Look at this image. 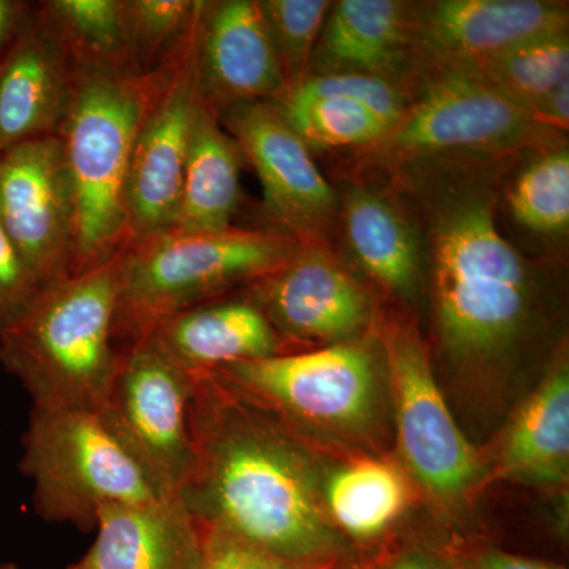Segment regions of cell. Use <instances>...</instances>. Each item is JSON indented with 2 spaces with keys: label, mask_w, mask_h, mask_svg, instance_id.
I'll use <instances>...</instances> for the list:
<instances>
[{
  "label": "cell",
  "mask_w": 569,
  "mask_h": 569,
  "mask_svg": "<svg viewBox=\"0 0 569 569\" xmlns=\"http://www.w3.org/2000/svg\"><path fill=\"white\" fill-rule=\"evenodd\" d=\"M192 460L179 497L203 529L293 561L342 548L295 430L219 377L193 380Z\"/></svg>",
  "instance_id": "cell-1"
},
{
  "label": "cell",
  "mask_w": 569,
  "mask_h": 569,
  "mask_svg": "<svg viewBox=\"0 0 569 569\" xmlns=\"http://www.w3.org/2000/svg\"><path fill=\"white\" fill-rule=\"evenodd\" d=\"M406 164L426 220L441 343L460 365L500 358L529 323L531 277L498 230L488 173L433 159Z\"/></svg>",
  "instance_id": "cell-2"
},
{
  "label": "cell",
  "mask_w": 569,
  "mask_h": 569,
  "mask_svg": "<svg viewBox=\"0 0 569 569\" xmlns=\"http://www.w3.org/2000/svg\"><path fill=\"white\" fill-rule=\"evenodd\" d=\"M167 69V67H164ZM164 69L77 66L59 127L74 204L73 274L112 260L129 241L126 181L134 138Z\"/></svg>",
  "instance_id": "cell-3"
},
{
  "label": "cell",
  "mask_w": 569,
  "mask_h": 569,
  "mask_svg": "<svg viewBox=\"0 0 569 569\" xmlns=\"http://www.w3.org/2000/svg\"><path fill=\"white\" fill-rule=\"evenodd\" d=\"M119 254V253H118ZM118 254L41 288L0 336V365L37 410H99L122 348L116 340Z\"/></svg>",
  "instance_id": "cell-4"
},
{
  "label": "cell",
  "mask_w": 569,
  "mask_h": 569,
  "mask_svg": "<svg viewBox=\"0 0 569 569\" xmlns=\"http://www.w3.org/2000/svg\"><path fill=\"white\" fill-rule=\"evenodd\" d=\"M302 246L274 231L167 230L126 242L118 254L116 340L141 342L168 318L222 298L282 266Z\"/></svg>",
  "instance_id": "cell-5"
},
{
  "label": "cell",
  "mask_w": 569,
  "mask_h": 569,
  "mask_svg": "<svg viewBox=\"0 0 569 569\" xmlns=\"http://www.w3.org/2000/svg\"><path fill=\"white\" fill-rule=\"evenodd\" d=\"M20 467L40 518L84 531L110 505L178 497L149 477L97 410L32 408Z\"/></svg>",
  "instance_id": "cell-6"
},
{
  "label": "cell",
  "mask_w": 569,
  "mask_h": 569,
  "mask_svg": "<svg viewBox=\"0 0 569 569\" xmlns=\"http://www.w3.org/2000/svg\"><path fill=\"white\" fill-rule=\"evenodd\" d=\"M380 356L353 339L223 367L212 376L276 415L291 430L359 438L372 432L383 396Z\"/></svg>",
  "instance_id": "cell-7"
},
{
  "label": "cell",
  "mask_w": 569,
  "mask_h": 569,
  "mask_svg": "<svg viewBox=\"0 0 569 569\" xmlns=\"http://www.w3.org/2000/svg\"><path fill=\"white\" fill-rule=\"evenodd\" d=\"M550 132L477 74L437 70L377 149L381 159L406 164L447 153L498 156L539 146Z\"/></svg>",
  "instance_id": "cell-8"
},
{
  "label": "cell",
  "mask_w": 569,
  "mask_h": 569,
  "mask_svg": "<svg viewBox=\"0 0 569 569\" xmlns=\"http://www.w3.org/2000/svg\"><path fill=\"white\" fill-rule=\"evenodd\" d=\"M381 339L400 456L429 496L460 503L481 478L477 449L449 411L417 332L410 326L388 325Z\"/></svg>",
  "instance_id": "cell-9"
},
{
  "label": "cell",
  "mask_w": 569,
  "mask_h": 569,
  "mask_svg": "<svg viewBox=\"0 0 569 569\" xmlns=\"http://www.w3.org/2000/svg\"><path fill=\"white\" fill-rule=\"evenodd\" d=\"M193 380L141 340L122 348L99 413L149 477L170 496L181 492L190 460Z\"/></svg>",
  "instance_id": "cell-10"
},
{
  "label": "cell",
  "mask_w": 569,
  "mask_h": 569,
  "mask_svg": "<svg viewBox=\"0 0 569 569\" xmlns=\"http://www.w3.org/2000/svg\"><path fill=\"white\" fill-rule=\"evenodd\" d=\"M0 224L41 288L73 274L74 204L58 134L0 152Z\"/></svg>",
  "instance_id": "cell-11"
},
{
  "label": "cell",
  "mask_w": 569,
  "mask_h": 569,
  "mask_svg": "<svg viewBox=\"0 0 569 569\" xmlns=\"http://www.w3.org/2000/svg\"><path fill=\"white\" fill-rule=\"evenodd\" d=\"M216 114L257 171L266 212L280 233L320 244L335 223L339 198L276 104L238 103Z\"/></svg>",
  "instance_id": "cell-12"
},
{
  "label": "cell",
  "mask_w": 569,
  "mask_h": 569,
  "mask_svg": "<svg viewBox=\"0 0 569 569\" xmlns=\"http://www.w3.org/2000/svg\"><path fill=\"white\" fill-rule=\"evenodd\" d=\"M197 102L190 39L164 69L159 92L134 138L126 181L129 239L173 230L178 222Z\"/></svg>",
  "instance_id": "cell-13"
},
{
  "label": "cell",
  "mask_w": 569,
  "mask_h": 569,
  "mask_svg": "<svg viewBox=\"0 0 569 569\" xmlns=\"http://www.w3.org/2000/svg\"><path fill=\"white\" fill-rule=\"evenodd\" d=\"M246 295L284 340L335 346L356 339L372 320L365 288L320 244L299 247Z\"/></svg>",
  "instance_id": "cell-14"
},
{
  "label": "cell",
  "mask_w": 569,
  "mask_h": 569,
  "mask_svg": "<svg viewBox=\"0 0 569 569\" xmlns=\"http://www.w3.org/2000/svg\"><path fill=\"white\" fill-rule=\"evenodd\" d=\"M198 97L213 112L247 102H271L287 89L260 3H201L192 37Z\"/></svg>",
  "instance_id": "cell-15"
},
{
  "label": "cell",
  "mask_w": 569,
  "mask_h": 569,
  "mask_svg": "<svg viewBox=\"0 0 569 569\" xmlns=\"http://www.w3.org/2000/svg\"><path fill=\"white\" fill-rule=\"evenodd\" d=\"M567 31V3L441 0L415 17V56L433 71L471 69L527 41Z\"/></svg>",
  "instance_id": "cell-16"
},
{
  "label": "cell",
  "mask_w": 569,
  "mask_h": 569,
  "mask_svg": "<svg viewBox=\"0 0 569 569\" xmlns=\"http://www.w3.org/2000/svg\"><path fill=\"white\" fill-rule=\"evenodd\" d=\"M73 74L69 48L40 7L0 58V152L58 134Z\"/></svg>",
  "instance_id": "cell-17"
},
{
  "label": "cell",
  "mask_w": 569,
  "mask_h": 569,
  "mask_svg": "<svg viewBox=\"0 0 569 569\" xmlns=\"http://www.w3.org/2000/svg\"><path fill=\"white\" fill-rule=\"evenodd\" d=\"M144 340L192 380L227 366L283 355L282 337L247 295L168 318Z\"/></svg>",
  "instance_id": "cell-18"
},
{
  "label": "cell",
  "mask_w": 569,
  "mask_h": 569,
  "mask_svg": "<svg viewBox=\"0 0 569 569\" xmlns=\"http://www.w3.org/2000/svg\"><path fill=\"white\" fill-rule=\"evenodd\" d=\"M93 530L96 541L69 569H192L203 542L181 497L110 505Z\"/></svg>",
  "instance_id": "cell-19"
},
{
  "label": "cell",
  "mask_w": 569,
  "mask_h": 569,
  "mask_svg": "<svg viewBox=\"0 0 569 569\" xmlns=\"http://www.w3.org/2000/svg\"><path fill=\"white\" fill-rule=\"evenodd\" d=\"M413 58L410 7L397 0H340L326 18L309 74H367L399 82Z\"/></svg>",
  "instance_id": "cell-20"
},
{
  "label": "cell",
  "mask_w": 569,
  "mask_h": 569,
  "mask_svg": "<svg viewBox=\"0 0 569 569\" xmlns=\"http://www.w3.org/2000/svg\"><path fill=\"white\" fill-rule=\"evenodd\" d=\"M498 473L518 481L561 486L569 473V370L550 367L520 406L501 440Z\"/></svg>",
  "instance_id": "cell-21"
},
{
  "label": "cell",
  "mask_w": 569,
  "mask_h": 569,
  "mask_svg": "<svg viewBox=\"0 0 569 569\" xmlns=\"http://www.w3.org/2000/svg\"><path fill=\"white\" fill-rule=\"evenodd\" d=\"M242 159L238 142L198 97L174 230L219 233L233 227L231 220L241 198Z\"/></svg>",
  "instance_id": "cell-22"
},
{
  "label": "cell",
  "mask_w": 569,
  "mask_h": 569,
  "mask_svg": "<svg viewBox=\"0 0 569 569\" xmlns=\"http://www.w3.org/2000/svg\"><path fill=\"white\" fill-rule=\"evenodd\" d=\"M339 213L348 247L367 274L392 293H417L422 246L406 213L365 187L346 193Z\"/></svg>",
  "instance_id": "cell-23"
},
{
  "label": "cell",
  "mask_w": 569,
  "mask_h": 569,
  "mask_svg": "<svg viewBox=\"0 0 569 569\" xmlns=\"http://www.w3.org/2000/svg\"><path fill=\"white\" fill-rule=\"evenodd\" d=\"M407 505L406 478L387 460H355L326 482L328 518L351 538H377L402 516Z\"/></svg>",
  "instance_id": "cell-24"
},
{
  "label": "cell",
  "mask_w": 569,
  "mask_h": 569,
  "mask_svg": "<svg viewBox=\"0 0 569 569\" xmlns=\"http://www.w3.org/2000/svg\"><path fill=\"white\" fill-rule=\"evenodd\" d=\"M271 102L310 151L377 146L391 132L376 112L346 97L313 96L287 88Z\"/></svg>",
  "instance_id": "cell-25"
},
{
  "label": "cell",
  "mask_w": 569,
  "mask_h": 569,
  "mask_svg": "<svg viewBox=\"0 0 569 569\" xmlns=\"http://www.w3.org/2000/svg\"><path fill=\"white\" fill-rule=\"evenodd\" d=\"M41 7L77 66L133 70L126 0H51Z\"/></svg>",
  "instance_id": "cell-26"
},
{
  "label": "cell",
  "mask_w": 569,
  "mask_h": 569,
  "mask_svg": "<svg viewBox=\"0 0 569 569\" xmlns=\"http://www.w3.org/2000/svg\"><path fill=\"white\" fill-rule=\"evenodd\" d=\"M460 70L477 74L535 116L542 100L569 80L568 31L539 37L481 66Z\"/></svg>",
  "instance_id": "cell-27"
},
{
  "label": "cell",
  "mask_w": 569,
  "mask_h": 569,
  "mask_svg": "<svg viewBox=\"0 0 569 569\" xmlns=\"http://www.w3.org/2000/svg\"><path fill=\"white\" fill-rule=\"evenodd\" d=\"M509 211L516 222L537 234L561 236L569 227V152L567 144L548 148L531 160L509 187Z\"/></svg>",
  "instance_id": "cell-28"
},
{
  "label": "cell",
  "mask_w": 569,
  "mask_h": 569,
  "mask_svg": "<svg viewBox=\"0 0 569 569\" xmlns=\"http://www.w3.org/2000/svg\"><path fill=\"white\" fill-rule=\"evenodd\" d=\"M201 3L197 0H126L133 70L151 74L173 63L192 39Z\"/></svg>",
  "instance_id": "cell-29"
},
{
  "label": "cell",
  "mask_w": 569,
  "mask_h": 569,
  "mask_svg": "<svg viewBox=\"0 0 569 569\" xmlns=\"http://www.w3.org/2000/svg\"><path fill=\"white\" fill-rule=\"evenodd\" d=\"M260 3L287 88L305 80L323 32L332 2L326 0H263Z\"/></svg>",
  "instance_id": "cell-30"
},
{
  "label": "cell",
  "mask_w": 569,
  "mask_h": 569,
  "mask_svg": "<svg viewBox=\"0 0 569 569\" xmlns=\"http://www.w3.org/2000/svg\"><path fill=\"white\" fill-rule=\"evenodd\" d=\"M291 88L301 89L313 96H337L365 104L378 118L395 129L406 114L410 99L399 82L367 74H309Z\"/></svg>",
  "instance_id": "cell-31"
},
{
  "label": "cell",
  "mask_w": 569,
  "mask_h": 569,
  "mask_svg": "<svg viewBox=\"0 0 569 569\" xmlns=\"http://www.w3.org/2000/svg\"><path fill=\"white\" fill-rule=\"evenodd\" d=\"M203 542L192 569H329L332 561L309 563L277 557L217 529H203Z\"/></svg>",
  "instance_id": "cell-32"
},
{
  "label": "cell",
  "mask_w": 569,
  "mask_h": 569,
  "mask_svg": "<svg viewBox=\"0 0 569 569\" xmlns=\"http://www.w3.org/2000/svg\"><path fill=\"white\" fill-rule=\"evenodd\" d=\"M40 283L0 224V336L28 309Z\"/></svg>",
  "instance_id": "cell-33"
},
{
  "label": "cell",
  "mask_w": 569,
  "mask_h": 569,
  "mask_svg": "<svg viewBox=\"0 0 569 569\" xmlns=\"http://www.w3.org/2000/svg\"><path fill=\"white\" fill-rule=\"evenodd\" d=\"M535 118L538 119L542 126L548 129L567 130L569 121V80L561 82L557 86L549 97L542 100L537 111H535Z\"/></svg>",
  "instance_id": "cell-34"
},
{
  "label": "cell",
  "mask_w": 569,
  "mask_h": 569,
  "mask_svg": "<svg viewBox=\"0 0 569 569\" xmlns=\"http://www.w3.org/2000/svg\"><path fill=\"white\" fill-rule=\"evenodd\" d=\"M29 17L31 13H29L28 3L17 2V0H0V58L9 50Z\"/></svg>",
  "instance_id": "cell-35"
},
{
  "label": "cell",
  "mask_w": 569,
  "mask_h": 569,
  "mask_svg": "<svg viewBox=\"0 0 569 569\" xmlns=\"http://www.w3.org/2000/svg\"><path fill=\"white\" fill-rule=\"evenodd\" d=\"M475 569H561L545 561L527 559L503 550H486L475 561Z\"/></svg>",
  "instance_id": "cell-36"
},
{
  "label": "cell",
  "mask_w": 569,
  "mask_h": 569,
  "mask_svg": "<svg viewBox=\"0 0 569 569\" xmlns=\"http://www.w3.org/2000/svg\"><path fill=\"white\" fill-rule=\"evenodd\" d=\"M388 569H456L449 567L447 561L437 559L430 553L419 552V550H411V552L402 553L397 557Z\"/></svg>",
  "instance_id": "cell-37"
},
{
  "label": "cell",
  "mask_w": 569,
  "mask_h": 569,
  "mask_svg": "<svg viewBox=\"0 0 569 569\" xmlns=\"http://www.w3.org/2000/svg\"><path fill=\"white\" fill-rule=\"evenodd\" d=\"M0 569H21V568L17 567V565H13V563H6V565H0Z\"/></svg>",
  "instance_id": "cell-38"
}]
</instances>
